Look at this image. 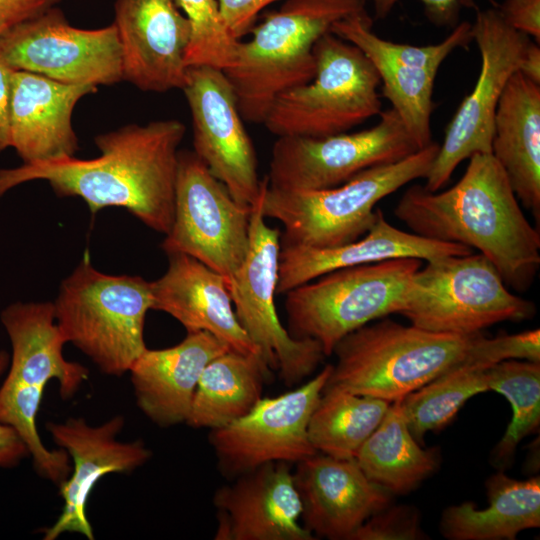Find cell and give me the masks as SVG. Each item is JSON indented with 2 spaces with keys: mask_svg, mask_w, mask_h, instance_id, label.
<instances>
[{
  "mask_svg": "<svg viewBox=\"0 0 540 540\" xmlns=\"http://www.w3.org/2000/svg\"><path fill=\"white\" fill-rule=\"evenodd\" d=\"M186 132L176 119L128 124L99 134L98 157L75 156L0 169V197L25 182L44 180L58 197H79L91 213L128 210L152 230L167 234L174 216L179 146Z\"/></svg>",
  "mask_w": 540,
  "mask_h": 540,
  "instance_id": "obj_1",
  "label": "cell"
},
{
  "mask_svg": "<svg viewBox=\"0 0 540 540\" xmlns=\"http://www.w3.org/2000/svg\"><path fill=\"white\" fill-rule=\"evenodd\" d=\"M394 214L414 234L478 251L518 292L526 291L537 275L540 234L491 153L473 154L463 176L444 191L411 186Z\"/></svg>",
  "mask_w": 540,
  "mask_h": 540,
  "instance_id": "obj_2",
  "label": "cell"
},
{
  "mask_svg": "<svg viewBox=\"0 0 540 540\" xmlns=\"http://www.w3.org/2000/svg\"><path fill=\"white\" fill-rule=\"evenodd\" d=\"M489 346L481 333H438L384 317L336 344L332 354L337 361L324 388L391 403L461 364L492 365Z\"/></svg>",
  "mask_w": 540,
  "mask_h": 540,
  "instance_id": "obj_3",
  "label": "cell"
},
{
  "mask_svg": "<svg viewBox=\"0 0 540 540\" xmlns=\"http://www.w3.org/2000/svg\"><path fill=\"white\" fill-rule=\"evenodd\" d=\"M366 0H287L239 41L236 63L224 70L243 120L263 124L275 99L310 82L314 45L332 25L365 12Z\"/></svg>",
  "mask_w": 540,
  "mask_h": 540,
  "instance_id": "obj_4",
  "label": "cell"
},
{
  "mask_svg": "<svg viewBox=\"0 0 540 540\" xmlns=\"http://www.w3.org/2000/svg\"><path fill=\"white\" fill-rule=\"evenodd\" d=\"M0 319L12 346L11 366L0 387V423L18 433L37 471L60 485L72 470L69 455L43 445L36 416L51 379L58 381L67 399L88 378V370L63 356L67 342L56 323L53 302H15L2 310Z\"/></svg>",
  "mask_w": 540,
  "mask_h": 540,
  "instance_id": "obj_5",
  "label": "cell"
},
{
  "mask_svg": "<svg viewBox=\"0 0 540 540\" xmlns=\"http://www.w3.org/2000/svg\"><path fill=\"white\" fill-rule=\"evenodd\" d=\"M439 145L395 163L361 171L345 183L322 190H284L261 180L264 217L282 226L281 246L327 248L357 240L375 222L377 203L409 182L425 179Z\"/></svg>",
  "mask_w": 540,
  "mask_h": 540,
  "instance_id": "obj_6",
  "label": "cell"
},
{
  "mask_svg": "<svg viewBox=\"0 0 540 540\" xmlns=\"http://www.w3.org/2000/svg\"><path fill=\"white\" fill-rule=\"evenodd\" d=\"M53 304L66 342L105 374L129 372L147 348L144 324L153 297L151 282L141 276L105 274L84 259L61 282Z\"/></svg>",
  "mask_w": 540,
  "mask_h": 540,
  "instance_id": "obj_7",
  "label": "cell"
},
{
  "mask_svg": "<svg viewBox=\"0 0 540 540\" xmlns=\"http://www.w3.org/2000/svg\"><path fill=\"white\" fill-rule=\"evenodd\" d=\"M417 258H393L333 270L286 292L288 332L316 340L325 356L349 333L390 314H400Z\"/></svg>",
  "mask_w": 540,
  "mask_h": 540,
  "instance_id": "obj_8",
  "label": "cell"
},
{
  "mask_svg": "<svg viewBox=\"0 0 540 540\" xmlns=\"http://www.w3.org/2000/svg\"><path fill=\"white\" fill-rule=\"evenodd\" d=\"M313 79L280 94L263 125L277 137L345 133L382 112L379 75L352 43L332 32L314 45Z\"/></svg>",
  "mask_w": 540,
  "mask_h": 540,
  "instance_id": "obj_9",
  "label": "cell"
},
{
  "mask_svg": "<svg viewBox=\"0 0 540 540\" xmlns=\"http://www.w3.org/2000/svg\"><path fill=\"white\" fill-rule=\"evenodd\" d=\"M535 305L513 294L480 253L426 261L413 276L401 315L438 333L473 335L504 321L531 319Z\"/></svg>",
  "mask_w": 540,
  "mask_h": 540,
  "instance_id": "obj_10",
  "label": "cell"
},
{
  "mask_svg": "<svg viewBox=\"0 0 540 540\" xmlns=\"http://www.w3.org/2000/svg\"><path fill=\"white\" fill-rule=\"evenodd\" d=\"M261 207V188L251 205L246 256L227 283L237 319L269 368L292 386L314 372L325 357L313 339L294 338L275 307L281 231L270 227Z\"/></svg>",
  "mask_w": 540,
  "mask_h": 540,
  "instance_id": "obj_11",
  "label": "cell"
},
{
  "mask_svg": "<svg viewBox=\"0 0 540 540\" xmlns=\"http://www.w3.org/2000/svg\"><path fill=\"white\" fill-rule=\"evenodd\" d=\"M250 214L194 151H179L174 216L161 248L197 259L228 283L247 253Z\"/></svg>",
  "mask_w": 540,
  "mask_h": 540,
  "instance_id": "obj_12",
  "label": "cell"
},
{
  "mask_svg": "<svg viewBox=\"0 0 540 540\" xmlns=\"http://www.w3.org/2000/svg\"><path fill=\"white\" fill-rule=\"evenodd\" d=\"M379 116L375 126L357 132L278 137L272 147L268 185L284 190L328 189L363 170L395 163L420 150L392 107Z\"/></svg>",
  "mask_w": 540,
  "mask_h": 540,
  "instance_id": "obj_13",
  "label": "cell"
},
{
  "mask_svg": "<svg viewBox=\"0 0 540 540\" xmlns=\"http://www.w3.org/2000/svg\"><path fill=\"white\" fill-rule=\"evenodd\" d=\"M481 68L476 84L448 124L444 140L425 178L427 190H440L457 166L475 153H491L494 118L510 77L519 70L530 38L510 27L497 9L478 11L472 24Z\"/></svg>",
  "mask_w": 540,
  "mask_h": 540,
  "instance_id": "obj_14",
  "label": "cell"
},
{
  "mask_svg": "<svg viewBox=\"0 0 540 540\" xmlns=\"http://www.w3.org/2000/svg\"><path fill=\"white\" fill-rule=\"evenodd\" d=\"M0 61L13 71L66 84L97 87L123 80L114 24L80 29L70 25L56 6L1 34Z\"/></svg>",
  "mask_w": 540,
  "mask_h": 540,
  "instance_id": "obj_15",
  "label": "cell"
},
{
  "mask_svg": "<svg viewBox=\"0 0 540 540\" xmlns=\"http://www.w3.org/2000/svg\"><path fill=\"white\" fill-rule=\"evenodd\" d=\"M367 12L335 22L330 32L358 47L376 69L383 96L398 113L413 140L422 149L432 141L433 87L443 61L472 39V24L461 22L440 43L426 46L395 43L371 30Z\"/></svg>",
  "mask_w": 540,
  "mask_h": 540,
  "instance_id": "obj_16",
  "label": "cell"
},
{
  "mask_svg": "<svg viewBox=\"0 0 540 540\" xmlns=\"http://www.w3.org/2000/svg\"><path fill=\"white\" fill-rule=\"evenodd\" d=\"M331 371L328 364L300 387L261 398L241 418L211 429L209 442L222 473L239 476L267 463L296 464L316 454L308 425Z\"/></svg>",
  "mask_w": 540,
  "mask_h": 540,
  "instance_id": "obj_17",
  "label": "cell"
},
{
  "mask_svg": "<svg viewBox=\"0 0 540 540\" xmlns=\"http://www.w3.org/2000/svg\"><path fill=\"white\" fill-rule=\"evenodd\" d=\"M181 90L191 113L194 153L239 204L251 206L261 188L257 155L225 73L187 67Z\"/></svg>",
  "mask_w": 540,
  "mask_h": 540,
  "instance_id": "obj_18",
  "label": "cell"
},
{
  "mask_svg": "<svg viewBox=\"0 0 540 540\" xmlns=\"http://www.w3.org/2000/svg\"><path fill=\"white\" fill-rule=\"evenodd\" d=\"M123 80L144 92L182 89L190 38L176 0H115Z\"/></svg>",
  "mask_w": 540,
  "mask_h": 540,
  "instance_id": "obj_19",
  "label": "cell"
},
{
  "mask_svg": "<svg viewBox=\"0 0 540 540\" xmlns=\"http://www.w3.org/2000/svg\"><path fill=\"white\" fill-rule=\"evenodd\" d=\"M123 426L122 416H114L99 426H90L83 418L47 424L54 442L72 458L73 470L59 485L64 506L57 521L45 530V540H54L64 532L80 533L93 540L86 505L94 485L108 473L131 472L150 458L151 452L143 442L117 440Z\"/></svg>",
  "mask_w": 540,
  "mask_h": 540,
  "instance_id": "obj_20",
  "label": "cell"
},
{
  "mask_svg": "<svg viewBox=\"0 0 540 540\" xmlns=\"http://www.w3.org/2000/svg\"><path fill=\"white\" fill-rule=\"evenodd\" d=\"M214 494L216 540H313L290 463L271 462L237 476Z\"/></svg>",
  "mask_w": 540,
  "mask_h": 540,
  "instance_id": "obj_21",
  "label": "cell"
},
{
  "mask_svg": "<svg viewBox=\"0 0 540 540\" xmlns=\"http://www.w3.org/2000/svg\"><path fill=\"white\" fill-rule=\"evenodd\" d=\"M304 527L332 540L350 539L374 513L391 504L392 494L370 481L355 459L316 453L293 471Z\"/></svg>",
  "mask_w": 540,
  "mask_h": 540,
  "instance_id": "obj_22",
  "label": "cell"
},
{
  "mask_svg": "<svg viewBox=\"0 0 540 540\" xmlns=\"http://www.w3.org/2000/svg\"><path fill=\"white\" fill-rule=\"evenodd\" d=\"M96 90L93 85L66 84L13 71L10 147L23 163L75 156L79 145L72 126L73 109L83 96Z\"/></svg>",
  "mask_w": 540,
  "mask_h": 540,
  "instance_id": "obj_23",
  "label": "cell"
},
{
  "mask_svg": "<svg viewBox=\"0 0 540 540\" xmlns=\"http://www.w3.org/2000/svg\"><path fill=\"white\" fill-rule=\"evenodd\" d=\"M167 256L166 272L151 282L152 309L169 314L187 332L206 331L233 350L260 355L237 319L225 278L189 255Z\"/></svg>",
  "mask_w": 540,
  "mask_h": 540,
  "instance_id": "obj_24",
  "label": "cell"
},
{
  "mask_svg": "<svg viewBox=\"0 0 540 540\" xmlns=\"http://www.w3.org/2000/svg\"><path fill=\"white\" fill-rule=\"evenodd\" d=\"M473 249L458 243L427 239L391 225L380 209L366 234L357 240L327 248L281 246L277 294L316 279L336 269L393 258L430 261L452 255H466Z\"/></svg>",
  "mask_w": 540,
  "mask_h": 540,
  "instance_id": "obj_25",
  "label": "cell"
},
{
  "mask_svg": "<svg viewBox=\"0 0 540 540\" xmlns=\"http://www.w3.org/2000/svg\"><path fill=\"white\" fill-rule=\"evenodd\" d=\"M230 349L206 331L187 332L173 347L146 348L129 370L139 409L159 426L186 423L203 370Z\"/></svg>",
  "mask_w": 540,
  "mask_h": 540,
  "instance_id": "obj_26",
  "label": "cell"
},
{
  "mask_svg": "<svg viewBox=\"0 0 540 540\" xmlns=\"http://www.w3.org/2000/svg\"><path fill=\"white\" fill-rule=\"evenodd\" d=\"M491 154L504 169L521 205L540 221V85L519 71L499 99Z\"/></svg>",
  "mask_w": 540,
  "mask_h": 540,
  "instance_id": "obj_27",
  "label": "cell"
},
{
  "mask_svg": "<svg viewBox=\"0 0 540 540\" xmlns=\"http://www.w3.org/2000/svg\"><path fill=\"white\" fill-rule=\"evenodd\" d=\"M489 506L464 502L447 507L440 531L450 540H514L540 526V478L517 480L499 471L486 481Z\"/></svg>",
  "mask_w": 540,
  "mask_h": 540,
  "instance_id": "obj_28",
  "label": "cell"
},
{
  "mask_svg": "<svg viewBox=\"0 0 540 540\" xmlns=\"http://www.w3.org/2000/svg\"><path fill=\"white\" fill-rule=\"evenodd\" d=\"M272 370L259 354L230 349L203 370L186 424L224 427L247 414L262 398Z\"/></svg>",
  "mask_w": 540,
  "mask_h": 540,
  "instance_id": "obj_29",
  "label": "cell"
},
{
  "mask_svg": "<svg viewBox=\"0 0 540 540\" xmlns=\"http://www.w3.org/2000/svg\"><path fill=\"white\" fill-rule=\"evenodd\" d=\"M355 461L366 477L393 494H406L428 478L439 465L438 450L423 449L410 433L400 400L391 402Z\"/></svg>",
  "mask_w": 540,
  "mask_h": 540,
  "instance_id": "obj_30",
  "label": "cell"
},
{
  "mask_svg": "<svg viewBox=\"0 0 540 540\" xmlns=\"http://www.w3.org/2000/svg\"><path fill=\"white\" fill-rule=\"evenodd\" d=\"M390 402L326 387L308 425L309 440L318 453L355 459L357 452L384 418Z\"/></svg>",
  "mask_w": 540,
  "mask_h": 540,
  "instance_id": "obj_31",
  "label": "cell"
},
{
  "mask_svg": "<svg viewBox=\"0 0 540 540\" xmlns=\"http://www.w3.org/2000/svg\"><path fill=\"white\" fill-rule=\"evenodd\" d=\"M487 367L461 364L400 400L407 427L419 444L427 432L446 427L471 397L489 391Z\"/></svg>",
  "mask_w": 540,
  "mask_h": 540,
  "instance_id": "obj_32",
  "label": "cell"
},
{
  "mask_svg": "<svg viewBox=\"0 0 540 540\" xmlns=\"http://www.w3.org/2000/svg\"><path fill=\"white\" fill-rule=\"evenodd\" d=\"M489 391L503 395L511 405L512 419L495 446V466L506 467L518 444L535 432L540 424V363L527 360H504L486 368Z\"/></svg>",
  "mask_w": 540,
  "mask_h": 540,
  "instance_id": "obj_33",
  "label": "cell"
},
{
  "mask_svg": "<svg viewBox=\"0 0 540 540\" xmlns=\"http://www.w3.org/2000/svg\"><path fill=\"white\" fill-rule=\"evenodd\" d=\"M176 3L190 26L186 67L210 66L222 71L233 67L240 40L228 30L218 0H176Z\"/></svg>",
  "mask_w": 540,
  "mask_h": 540,
  "instance_id": "obj_34",
  "label": "cell"
},
{
  "mask_svg": "<svg viewBox=\"0 0 540 540\" xmlns=\"http://www.w3.org/2000/svg\"><path fill=\"white\" fill-rule=\"evenodd\" d=\"M426 535L420 527L418 510L408 505L384 507L370 516L351 540H417Z\"/></svg>",
  "mask_w": 540,
  "mask_h": 540,
  "instance_id": "obj_35",
  "label": "cell"
},
{
  "mask_svg": "<svg viewBox=\"0 0 540 540\" xmlns=\"http://www.w3.org/2000/svg\"><path fill=\"white\" fill-rule=\"evenodd\" d=\"M278 0H218L224 22L237 40L248 35L256 25L259 13Z\"/></svg>",
  "mask_w": 540,
  "mask_h": 540,
  "instance_id": "obj_36",
  "label": "cell"
},
{
  "mask_svg": "<svg viewBox=\"0 0 540 540\" xmlns=\"http://www.w3.org/2000/svg\"><path fill=\"white\" fill-rule=\"evenodd\" d=\"M367 1V0H366ZM372 1L378 18L386 17L397 0ZM428 19L438 26L455 27L461 7H475V0H420Z\"/></svg>",
  "mask_w": 540,
  "mask_h": 540,
  "instance_id": "obj_37",
  "label": "cell"
},
{
  "mask_svg": "<svg viewBox=\"0 0 540 540\" xmlns=\"http://www.w3.org/2000/svg\"><path fill=\"white\" fill-rule=\"evenodd\" d=\"M513 29L540 42V0H505L497 9Z\"/></svg>",
  "mask_w": 540,
  "mask_h": 540,
  "instance_id": "obj_38",
  "label": "cell"
},
{
  "mask_svg": "<svg viewBox=\"0 0 540 540\" xmlns=\"http://www.w3.org/2000/svg\"><path fill=\"white\" fill-rule=\"evenodd\" d=\"M62 0H0V35L55 7Z\"/></svg>",
  "mask_w": 540,
  "mask_h": 540,
  "instance_id": "obj_39",
  "label": "cell"
},
{
  "mask_svg": "<svg viewBox=\"0 0 540 540\" xmlns=\"http://www.w3.org/2000/svg\"><path fill=\"white\" fill-rule=\"evenodd\" d=\"M8 354L0 351V375L8 364ZM29 454L27 446L11 427L0 423V467H10Z\"/></svg>",
  "mask_w": 540,
  "mask_h": 540,
  "instance_id": "obj_40",
  "label": "cell"
},
{
  "mask_svg": "<svg viewBox=\"0 0 540 540\" xmlns=\"http://www.w3.org/2000/svg\"><path fill=\"white\" fill-rule=\"evenodd\" d=\"M13 70L0 61V153L10 147V106Z\"/></svg>",
  "mask_w": 540,
  "mask_h": 540,
  "instance_id": "obj_41",
  "label": "cell"
},
{
  "mask_svg": "<svg viewBox=\"0 0 540 540\" xmlns=\"http://www.w3.org/2000/svg\"><path fill=\"white\" fill-rule=\"evenodd\" d=\"M518 71L530 81L540 85V48L535 41L529 40L525 46Z\"/></svg>",
  "mask_w": 540,
  "mask_h": 540,
  "instance_id": "obj_42",
  "label": "cell"
}]
</instances>
